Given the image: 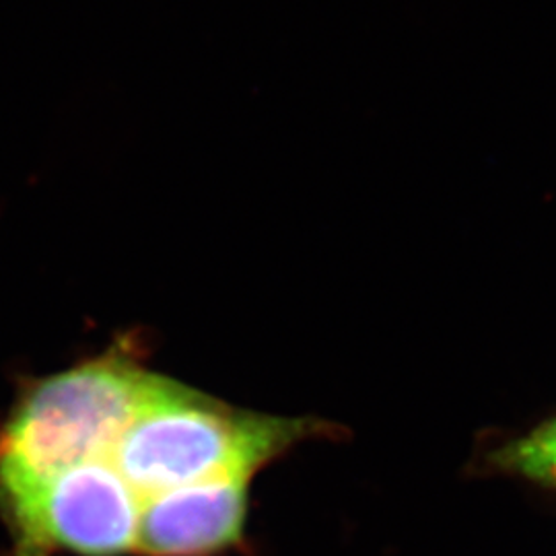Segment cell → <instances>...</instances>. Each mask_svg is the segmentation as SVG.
Masks as SVG:
<instances>
[{
	"instance_id": "obj_1",
	"label": "cell",
	"mask_w": 556,
	"mask_h": 556,
	"mask_svg": "<svg viewBox=\"0 0 556 556\" xmlns=\"http://www.w3.org/2000/svg\"><path fill=\"white\" fill-rule=\"evenodd\" d=\"M319 429L316 420L239 410L155 374L139 410L103 459L142 505L208 478L258 475Z\"/></svg>"
},
{
	"instance_id": "obj_2",
	"label": "cell",
	"mask_w": 556,
	"mask_h": 556,
	"mask_svg": "<svg viewBox=\"0 0 556 556\" xmlns=\"http://www.w3.org/2000/svg\"><path fill=\"white\" fill-rule=\"evenodd\" d=\"M153 378L118 344L36 381L0 429V501L108 456Z\"/></svg>"
},
{
	"instance_id": "obj_3",
	"label": "cell",
	"mask_w": 556,
	"mask_h": 556,
	"mask_svg": "<svg viewBox=\"0 0 556 556\" xmlns=\"http://www.w3.org/2000/svg\"><path fill=\"white\" fill-rule=\"evenodd\" d=\"M13 556L137 555L140 501L108 459H91L2 498Z\"/></svg>"
},
{
	"instance_id": "obj_4",
	"label": "cell",
	"mask_w": 556,
	"mask_h": 556,
	"mask_svg": "<svg viewBox=\"0 0 556 556\" xmlns=\"http://www.w3.org/2000/svg\"><path fill=\"white\" fill-rule=\"evenodd\" d=\"M254 477L223 475L144 501L137 555L217 556L236 548L245 534Z\"/></svg>"
},
{
	"instance_id": "obj_5",
	"label": "cell",
	"mask_w": 556,
	"mask_h": 556,
	"mask_svg": "<svg viewBox=\"0 0 556 556\" xmlns=\"http://www.w3.org/2000/svg\"><path fill=\"white\" fill-rule=\"evenodd\" d=\"M498 462L517 475L556 484V418L501 450Z\"/></svg>"
}]
</instances>
